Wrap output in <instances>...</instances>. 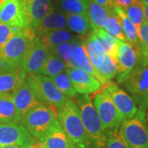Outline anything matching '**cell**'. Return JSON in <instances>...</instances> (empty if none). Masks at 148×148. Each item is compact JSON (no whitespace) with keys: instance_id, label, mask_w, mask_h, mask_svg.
<instances>
[{"instance_id":"obj_1","label":"cell","mask_w":148,"mask_h":148,"mask_svg":"<svg viewBox=\"0 0 148 148\" xmlns=\"http://www.w3.org/2000/svg\"><path fill=\"white\" fill-rule=\"evenodd\" d=\"M54 106L40 103L27 111L21 123L36 141L42 143L54 131L61 129Z\"/></svg>"},{"instance_id":"obj_2","label":"cell","mask_w":148,"mask_h":148,"mask_svg":"<svg viewBox=\"0 0 148 148\" xmlns=\"http://www.w3.org/2000/svg\"><path fill=\"white\" fill-rule=\"evenodd\" d=\"M57 110L60 127L73 148H91L92 144L86 133L79 111L73 101L69 97L64 105Z\"/></svg>"},{"instance_id":"obj_3","label":"cell","mask_w":148,"mask_h":148,"mask_svg":"<svg viewBox=\"0 0 148 148\" xmlns=\"http://www.w3.org/2000/svg\"><path fill=\"white\" fill-rule=\"evenodd\" d=\"M36 36L32 28L26 27L12 37L0 49V70L21 67Z\"/></svg>"},{"instance_id":"obj_4","label":"cell","mask_w":148,"mask_h":148,"mask_svg":"<svg viewBox=\"0 0 148 148\" xmlns=\"http://www.w3.org/2000/svg\"><path fill=\"white\" fill-rule=\"evenodd\" d=\"M74 97L76 99H74L73 102L78 109L85 131L92 146H95L96 148H104L107 133L102 127L90 97L88 95H81L79 97L76 95Z\"/></svg>"},{"instance_id":"obj_5","label":"cell","mask_w":148,"mask_h":148,"mask_svg":"<svg viewBox=\"0 0 148 148\" xmlns=\"http://www.w3.org/2000/svg\"><path fill=\"white\" fill-rule=\"evenodd\" d=\"M123 86L138 106V110L145 112L148 108V62L139 49L137 64Z\"/></svg>"},{"instance_id":"obj_6","label":"cell","mask_w":148,"mask_h":148,"mask_svg":"<svg viewBox=\"0 0 148 148\" xmlns=\"http://www.w3.org/2000/svg\"><path fill=\"white\" fill-rule=\"evenodd\" d=\"M90 99L106 133L110 131L119 130L123 121L111 100L106 86H103L101 90L93 93Z\"/></svg>"},{"instance_id":"obj_7","label":"cell","mask_w":148,"mask_h":148,"mask_svg":"<svg viewBox=\"0 0 148 148\" xmlns=\"http://www.w3.org/2000/svg\"><path fill=\"white\" fill-rule=\"evenodd\" d=\"M144 112L122 123L119 132L128 148H148V129L144 123Z\"/></svg>"},{"instance_id":"obj_8","label":"cell","mask_w":148,"mask_h":148,"mask_svg":"<svg viewBox=\"0 0 148 148\" xmlns=\"http://www.w3.org/2000/svg\"><path fill=\"white\" fill-rule=\"evenodd\" d=\"M12 96L21 121L29 110L43 103L31 75H27L25 82L12 93Z\"/></svg>"},{"instance_id":"obj_9","label":"cell","mask_w":148,"mask_h":148,"mask_svg":"<svg viewBox=\"0 0 148 148\" xmlns=\"http://www.w3.org/2000/svg\"><path fill=\"white\" fill-rule=\"evenodd\" d=\"M138 48L128 42L118 41L116 51L117 75L119 84L123 85L129 77L138 61Z\"/></svg>"},{"instance_id":"obj_10","label":"cell","mask_w":148,"mask_h":148,"mask_svg":"<svg viewBox=\"0 0 148 148\" xmlns=\"http://www.w3.org/2000/svg\"><path fill=\"white\" fill-rule=\"evenodd\" d=\"M36 141L20 123H0V147L16 145L30 148Z\"/></svg>"},{"instance_id":"obj_11","label":"cell","mask_w":148,"mask_h":148,"mask_svg":"<svg viewBox=\"0 0 148 148\" xmlns=\"http://www.w3.org/2000/svg\"><path fill=\"white\" fill-rule=\"evenodd\" d=\"M31 76L43 103L58 108L63 106L69 98L58 90L50 77L42 74Z\"/></svg>"},{"instance_id":"obj_12","label":"cell","mask_w":148,"mask_h":148,"mask_svg":"<svg viewBox=\"0 0 148 148\" xmlns=\"http://www.w3.org/2000/svg\"><path fill=\"white\" fill-rule=\"evenodd\" d=\"M108 90L114 105L121 116L123 121L131 119L137 115L138 106L127 91L123 90L119 86L113 82L104 85Z\"/></svg>"},{"instance_id":"obj_13","label":"cell","mask_w":148,"mask_h":148,"mask_svg":"<svg viewBox=\"0 0 148 148\" xmlns=\"http://www.w3.org/2000/svg\"><path fill=\"white\" fill-rule=\"evenodd\" d=\"M50 54L51 53L45 48L39 37L36 36L23 60L21 68L29 75L41 74L45 64Z\"/></svg>"},{"instance_id":"obj_14","label":"cell","mask_w":148,"mask_h":148,"mask_svg":"<svg viewBox=\"0 0 148 148\" xmlns=\"http://www.w3.org/2000/svg\"><path fill=\"white\" fill-rule=\"evenodd\" d=\"M67 73L73 84L74 90L81 95H90L101 90L103 85L92 76L77 67L68 68Z\"/></svg>"},{"instance_id":"obj_15","label":"cell","mask_w":148,"mask_h":148,"mask_svg":"<svg viewBox=\"0 0 148 148\" xmlns=\"http://www.w3.org/2000/svg\"><path fill=\"white\" fill-rule=\"evenodd\" d=\"M22 8L27 27L35 32L43 18L53 12L51 0H23Z\"/></svg>"},{"instance_id":"obj_16","label":"cell","mask_w":148,"mask_h":148,"mask_svg":"<svg viewBox=\"0 0 148 148\" xmlns=\"http://www.w3.org/2000/svg\"><path fill=\"white\" fill-rule=\"evenodd\" d=\"M0 22L12 27L26 28V18L23 12L22 1L7 0L0 8Z\"/></svg>"},{"instance_id":"obj_17","label":"cell","mask_w":148,"mask_h":148,"mask_svg":"<svg viewBox=\"0 0 148 148\" xmlns=\"http://www.w3.org/2000/svg\"><path fill=\"white\" fill-rule=\"evenodd\" d=\"M27 75L21 67L0 70V93H12L25 82Z\"/></svg>"},{"instance_id":"obj_18","label":"cell","mask_w":148,"mask_h":148,"mask_svg":"<svg viewBox=\"0 0 148 148\" xmlns=\"http://www.w3.org/2000/svg\"><path fill=\"white\" fill-rule=\"evenodd\" d=\"M73 61L75 67H77L79 69H82L85 72L94 76L101 82L103 86L107 84L90 63L85 43L73 41Z\"/></svg>"},{"instance_id":"obj_19","label":"cell","mask_w":148,"mask_h":148,"mask_svg":"<svg viewBox=\"0 0 148 148\" xmlns=\"http://www.w3.org/2000/svg\"><path fill=\"white\" fill-rule=\"evenodd\" d=\"M66 26V17L64 15L58 12H51L40 22L36 30V34L38 36H41L49 32L63 30Z\"/></svg>"},{"instance_id":"obj_20","label":"cell","mask_w":148,"mask_h":148,"mask_svg":"<svg viewBox=\"0 0 148 148\" xmlns=\"http://www.w3.org/2000/svg\"><path fill=\"white\" fill-rule=\"evenodd\" d=\"M20 123L12 93H0V123Z\"/></svg>"},{"instance_id":"obj_21","label":"cell","mask_w":148,"mask_h":148,"mask_svg":"<svg viewBox=\"0 0 148 148\" xmlns=\"http://www.w3.org/2000/svg\"><path fill=\"white\" fill-rule=\"evenodd\" d=\"M111 9L112 8L108 9L102 7L93 0H89L87 8V16L92 31L103 28V26Z\"/></svg>"},{"instance_id":"obj_22","label":"cell","mask_w":148,"mask_h":148,"mask_svg":"<svg viewBox=\"0 0 148 148\" xmlns=\"http://www.w3.org/2000/svg\"><path fill=\"white\" fill-rule=\"evenodd\" d=\"M114 10L117 13V15L119 16V18L121 20L122 27H123V33H124V36L126 37L127 42L132 45L135 47H139L141 45V44H140L139 38H138L137 27L130 21V19L127 17L126 13L124 12V11L122 8L118 7V6H114Z\"/></svg>"},{"instance_id":"obj_23","label":"cell","mask_w":148,"mask_h":148,"mask_svg":"<svg viewBox=\"0 0 148 148\" xmlns=\"http://www.w3.org/2000/svg\"><path fill=\"white\" fill-rule=\"evenodd\" d=\"M85 45H86V49L90 63L96 70V68L101 64L104 56L106 54L105 49L101 45L98 38L93 32L86 40Z\"/></svg>"},{"instance_id":"obj_24","label":"cell","mask_w":148,"mask_h":148,"mask_svg":"<svg viewBox=\"0 0 148 148\" xmlns=\"http://www.w3.org/2000/svg\"><path fill=\"white\" fill-rule=\"evenodd\" d=\"M38 37L45 48H46L49 51L60 44L69 42L73 38L70 32L64 29L49 32L47 34Z\"/></svg>"},{"instance_id":"obj_25","label":"cell","mask_w":148,"mask_h":148,"mask_svg":"<svg viewBox=\"0 0 148 148\" xmlns=\"http://www.w3.org/2000/svg\"><path fill=\"white\" fill-rule=\"evenodd\" d=\"M103 29L112 36L115 37L117 40L120 41H123V42H127V40L124 36L123 27H122L121 20L119 16L117 15L116 12H114V8L110 12L109 16L103 26Z\"/></svg>"},{"instance_id":"obj_26","label":"cell","mask_w":148,"mask_h":148,"mask_svg":"<svg viewBox=\"0 0 148 148\" xmlns=\"http://www.w3.org/2000/svg\"><path fill=\"white\" fill-rule=\"evenodd\" d=\"M65 17H66V23L69 29L77 34L85 36L91 29L87 14H79V15L67 14Z\"/></svg>"},{"instance_id":"obj_27","label":"cell","mask_w":148,"mask_h":148,"mask_svg":"<svg viewBox=\"0 0 148 148\" xmlns=\"http://www.w3.org/2000/svg\"><path fill=\"white\" fill-rule=\"evenodd\" d=\"M96 71L108 84L117 75L116 57L106 53L101 64L96 68Z\"/></svg>"},{"instance_id":"obj_28","label":"cell","mask_w":148,"mask_h":148,"mask_svg":"<svg viewBox=\"0 0 148 148\" xmlns=\"http://www.w3.org/2000/svg\"><path fill=\"white\" fill-rule=\"evenodd\" d=\"M41 143L45 148H73L62 129L52 132Z\"/></svg>"},{"instance_id":"obj_29","label":"cell","mask_w":148,"mask_h":148,"mask_svg":"<svg viewBox=\"0 0 148 148\" xmlns=\"http://www.w3.org/2000/svg\"><path fill=\"white\" fill-rule=\"evenodd\" d=\"M67 69H68L67 64L62 59L51 53L45 64L41 74L51 78L54 76L58 75V73L66 71Z\"/></svg>"},{"instance_id":"obj_30","label":"cell","mask_w":148,"mask_h":148,"mask_svg":"<svg viewBox=\"0 0 148 148\" xmlns=\"http://www.w3.org/2000/svg\"><path fill=\"white\" fill-rule=\"evenodd\" d=\"M92 32L98 38L101 45L105 49L106 53L116 57L117 45H118L119 40H117L115 37L112 36L108 32H106L103 28L92 31Z\"/></svg>"},{"instance_id":"obj_31","label":"cell","mask_w":148,"mask_h":148,"mask_svg":"<svg viewBox=\"0 0 148 148\" xmlns=\"http://www.w3.org/2000/svg\"><path fill=\"white\" fill-rule=\"evenodd\" d=\"M89 0H58L61 8L68 14H87Z\"/></svg>"},{"instance_id":"obj_32","label":"cell","mask_w":148,"mask_h":148,"mask_svg":"<svg viewBox=\"0 0 148 148\" xmlns=\"http://www.w3.org/2000/svg\"><path fill=\"white\" fill-rule=\"evenodd\" d=\"M51 79L58 90L67 97L73 98L74 96L77 95L76 90H74L71 80L69 78V74L67 73V70L51 77Z\"/></svg>"},{"instance_id":"obj_33","label":"cell","mask_w":148,"mask_h":148,"mask_svg":"<svg viewBox=\"0 0 148 148\" xmlns=\"http://www.w3.org/2000/svg\"><path fill=\"white\" fill-rule=\"evenodd\" d=\"M49 52L62 59L68 68L75 67L73 61V41L60 44L49 50Z\"/></svg>"},{"instance_id":"obj_34","label":"cell","mask_w":148,"mask_h":148,"mask_svg":"<svg viewBox=\"0 0 148 148\" xmlns=\"http://www.w3.org/2000/svg\"><path fill=\"white\" fill-rule=\"evenodd\" d=\"M123 9L127 17L130 19V21L137 27V28L140 27L143 21H145L143 4L139 1L134 3L132 5L123 8Z\"/></svg>"},{"instance_id":"obj_35","label":"cell","mask_w":148,"mask_h":148,"mask_svg":"<svg viewBox=\"0 0 148 148\" xmlns=\"http://www.w3.org/2000/svg\"><path fill=\"white\" fill-rule=\"evenodd\" d=\"M106 148H128L119 130L107 132Z\"/></svg>"},{"instance_id":"obj_36","label":"cell","mask_w":148,"mask_h":148,"mask_svg":"<svg viewBox=\"0 0 148 148\" xmlns=\"http://www.w3.org/2000/svg\"><path fill=\"white\" fill-rule=\"evenodd\" d=\"M23 29V28H22ZM21 28L12 27L4 23L0 22V49L5 45V44L14 35L20 32Z\"/></svg>"},{"instance_id":"obj_37","label":"cell","mask_w":148,"mask_h":148,"mask_svg":"<svg viewBox=\"0 0 148 148\" xmlns=\"http://www.w3.org/2000/svg\"><path fill=\"white\" fill-rule=\"evenodd\" d=\"M138 38L142 45L148 47V22L144 21L138 28Z\"/></svg>"},{"instance_id":"obj_38","label":"cell","mask_w":148,"mask_h":148,"mask_svg":"<svg viewBox=\"0 0 148 148\" xmlns=\"http://www.w3.org/2000/svg\"><path fill=\"white\" fill-rule=\"evenodd\" d=\"M138 1V0H113V3L114 6H118L123 8L132 5Z\"/></svg>"},{"instance_id":"obj_39","label":"cell","mask_w":148,"mask_h":148,"mask_svg":"<svg viewBox=\"0 0 148 148\" xmlns=\"http://www.w3.org/2000/svg\"><path fill=\"white\" fill-rule=\"evenodd\" d=\"M94 2H95L96 3L100 4L102 7L108 8V9H110L113 8L114 5V3H113V0H93Z\"/></svg>"},{"instance_id":"obj_40","label":"cell","mask_w":148,"mask_h":148,"mask_svg":"<svg viewBox=\"0 0 148 148\" xmlns=\"http://www.w3.org/2000/svg\"><path fill=\"white\" fill-rule=\"evenodd\" d=\"M138 49L140 51V53H142L143 57L145 58V59L148 62V47L147 46H144V45H140L138 47Z\"/></svg>"},{"instance_id":"obj_41","label":"cell","mask_w":148,"mask_h":148,"mask_svg":"<svg viewBox=\"0 0 148 148\" xmlns=\"http://www.w3.org/2000/svg\"><path fill=\"white\" fill-rule=\"evenodd\" d=\"M143 12H144V18H145V21L148 22V5L143 4Z\"/></svg>"},{"instance_id":"obj_42","label":"cell","mask_w":148,"mask_h":148,"mask_svg":"<svg viewBox=\"0 0 148 148\" xmlns=\"http://www.w3.org/2000/svg\"><path fill=\"white\" fill-rule=\"evenodd\" d=\"M143 119H144V123H145V124H146V126H147V127L148 129V108L145 110V112H144Z\"/></svg>"},{"instance_id":"obj_43","label":"cell","mask_w":148,"mask_h":148,"mask_svg":"<svg viewBox=\"0 0 148 148\" xmlns=\"http://www.w3.org/2000/svg\"><path fill=\"white\" fill-rule=\"evenodd\" d=\"M30 148H45V147H44V146H43L42 143H40V142H37L36 141V142L34 143V144H33Z\"/></svg>"},{"instance_id":"obj_44","label":"cell","mask_w":148,"mask_h":148,"mask_svg":"<svg viewBox=\"0 0 148 148\" xmlns=\"http://www.w3.org/2000/svg\"><path fill=\"white\" fill-rule=\"evenodd\" d=\"M0 148H22L21 147H18L16 145H8V146H2Z\"/></svg>"},{"instance_id":"obj_45","label":"cell","mask_w":148,"mask_h":148,"mask_svg":"<svg viewBox=\"0 0 148 148\" xmlns=\"http://www.w3.org/2000/svg\"><path fill=\"white\" fill-rule=\"evenodd\" d=\"M142 4H145V5H148V0H138Z\"/></svg>"},{"instance_id":"obj_46","label":"cell","mask_w":148,"mask_h":148,"mask_svg":"<svg viewBox=\"0 0 148 148\" xmlns=\"http://www.w3.org/2000/svg\"><path fill=\"white\" fill-rule=\"evenodd\" d=\"M6 1H7V0H0V8H2V6L3 5L4 3H5Z\"/></svg>"},{"instance_id":"obj_47","label":"cell","mask_w":148,"mask_h":148,"mask_svg":"<svg viewBox=\"0 0 148 148\" xmlns=\"http://www.w3.org/2000/svg\"><path fill=\"white\" fill-rule=\"evenodd\" d=\"M13 1H18V2H21V1H23V0H13Z\"/></svg>"}]
</instances>
